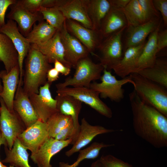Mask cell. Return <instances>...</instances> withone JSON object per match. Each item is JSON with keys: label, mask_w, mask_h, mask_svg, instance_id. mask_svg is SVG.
Here are the masks:
<instances>
[{"label": "cell", "mask_w": 167, "mask_h": 167, "mask_svg": "<svg viewBox=\"0 0 167 167\" xmlns=\"http://www.w3.org/2000/svg\"><path fill=\"white\" fill-rule=\"evenodd\" d=\"M135 133L156 148L167 146V117L142 101L134 90L129 94Z\"/></svg>", "instance_id": "obj_1"}, {"label": "cell", "mask_w": 167, "mask_h": 167, "mask_svg": "<svg viewBox=\"0 0 167 167\" xmlns=\"http://www.w3.org/2000/svg\"><path fill=\"white\" fill-rule=\"evenodd\" d=\"M52 68L46 58L31 46L27 55L22 86L29 97L39 93L40 88L47 82L48 71Z\"/></svg>", "instance_id": "obj_2"}, {"label": "cell", "mask_w": 167, "mask_h": 167, "mask_svg": "<svg viewBox=\"0 0 167 167\" xmlns=\"http://www.w3.org/2000/svg\"><path fill=\"white\" fill-rule=\"evenodd\" d=\"M130 75L134 90L140 98L167 117V89L137 73Z\"/></svg>", "instance_id": "obj_3"}, {"label": "cell", "mask_w": 167, "mask_h": 167, "mask_svg": "<svg viewBox=\"0 0 167 167\" xmlns=\"http://www.w3.org/2000/svg\"><path fill=\"white\" fill-rule=\"evenodd\" d=\"M75 68L73 76L68 77L64 82L57 84L55 85L57 89L69 86L90 88L92 81L100 79L104 68L100 63H95L87 56L79 60Z\"/></svg>", "instance_id": "obj_4"}, {"label": "cell", "mask_w": 167, "mask_h": 167, "mask_svg": "<svg viewBox=\"0 0 167 167\" xmlns=\"http://www.w3.org/2000/svg\"><path fill=\"white\" fill-rule=\"evenodd\" d=\"M103 72V74L100 79L101 82L91 83L90 88L98 92L101 98H108L111 101L120 102L124 96L123 86L129 83L133 85L130 75L118 80L112 74L110 71L106 68H104Z\"/></svg>", "instance_id": "obj_5"}, {"label": "cell", "mask_w": 167, "mask_h": 167, "mask_svg": "<svg viewBox=\"0 0 167 167\" xmlns=\"http://www.w3.org/2000/svg\"><path fill=\"white\" fill-rule=\"evenodd\" d=\"M57 94L71 96L88 105L101 115L109 118L112 117L111 109L99 97V94L90 88L66 87L56 90Z\"/></svg>", "instance_id": "obj_6"}, {"label": "cell", "mask_w": 167, "mask_h": 167, "mask_svg": "<svg viewBox=\"0 0 167 167\" xmlns=\"http://www.w3.org/2000/svg\"><path fill=\"white\" fill-rule=\"evenodd\" d=\"M127 27L112 34L102 41L98 48L101 56L99 58L100 63L108 71L122 58V39L124 31Z\"/></svg>", "instance_id": "obj_7"}, {"label": "cell", "mask_w": 167, "mask_h": 167, "mask_svg": "<svg viewBox=\"0 0 167 167\" xmlns=\"http://www.w3.org/2000/svg\"><path fill=\"white\" fill-rule=\"evenodd\" d=\"M0 130L7 146L11 149L15 140L26 128L17 113L14 111L10 112L0 97Z\"/></svg>", "instance_id": "obj_8"}, {"label": "cell", "mask_w": 167, "mask_h": 167, "mask_svg": "<svg viewBox=\"0 0 167 167\" xmlns=\"http://www.w3.org/2000/svg\"><path fill=\"white\" fill-rule=\"evenodd\" d=\"M50 85L47 82L40 88L38 93L32 94L29 97L39 120L45 122L58 112L57 101L52 97L49 89Z\"/></svg>", "instance_id": "obj_9"}, {"label": "cell", "mask_w": 167, "mask_h": 167, "mask_svg": "<svg viewBox=\"0 0 167 167\" xmlns=\"http://www.w3.org/2000/svg\"><path fill=\"white\" fill-rule=\"evenodd\" d=\"M0 32L5 34L11 41L18 54L20 75L19 82L23 83V62L31 48V44L26 37L20 32L16 23L9 19L0 28Z\"/></svg>", "instance_id": "obj_10"}, {"label": "cell", "mask_w": 167, "mask_h": 167, "mask_svg": "<svg viewBox=\"0 0 167 167\" xmlns=\"http://www.w3.org/2000/svg\"><path fill=\"white\" fill-rule=\"evenodd\" d=\"M54 7L61 11L66 19L76 21L84 27L93 30L85 0H57Z\"/></svg>", "instance_id": "obj_11"}, {"label": "cell", "mask_w": 167, "mask_h": 167, "mask_svg": "<svg viewBox=\"0 0 167 167\" xmlns=\"http://www.w3.org/2000/svg\"><path fill=\"white\" fill-rule=\"evenodd\" d=\"M49 138L46 122L39 119L26 128L18 138L24 146L32 154L36 152Z\"/></svg>", "instance_id": "obj_12"}, {"label": "cell", "mask_w": 167, "mask_h": 167, "mask_svg": "<svg viewBox=\"0 0 167 167\" xmlns=\"http://www.w3.org/2000/svg\"><path fill=\"white\" fill-rule=\"evenodd\" d=\"M59 32L64 50L65 59L71 67L75 68L77 62L88 56L89 52L79 41L69 32L66 28V21Z\"/></svg>", "instance_id": "obj_13"}, {"label": "cell", "mask_w": 167, "mask_h": 167, "mask_svg": "<svg viewBox=\"0 0 167 167\" xmlns=\"http://www.w3.org/2000/svg\"><path fill=\"white\" fill-rule=\"evenodd\" d=\"M66 25L69 32L73 34L93 55V52L98 48L102 39L98 31L87 28L76 21L66 19Z\"/></svg>", "instance_id": "obj_14"}, {"label": "cell", "mask_w": 167, "mask_h": 167, "mask_svg": "<svg viewBox=\"0 0 167 167\" xmlns=\"http://www.w3.org/2000/svg\"><path fill=\"white\" fill-rule=\"evenodd\" d=\"M116 130L106 128L100 125H90L85 118L81 120L79 130L76 139L72 148L65 152L66 155L70 157L90 143L99 135L113 132Z\"/></svg>", "instance_id": "obj_15"}, {"label": "cell", "mask_w": 167, "mask_h": 167, "mask_svg": "<svg viewBox=\"0 0 167 167\" xmlns=\"http://www.w3.org/2000/svg\"><path fill=\"white\" fill-rule=\"evenodd\" d=\"M72 139L58 140L49 137L30 157L38 167H52L50 161L52 157L64 148L71 144Z\"/></svg>", "instance_id": "obj_16"}, {"label": "cell", "mask_w": 167, "mask_h": 167, "mask_svg": "<svg viewBox=\"0 0 167 167\" xmlns=\"http://www.w3.org/2000/svg\"><path fill=\"white\" fill-rule=\"evenodd\" d=\"M23 84L19 82L13 101L14 111L19 116L26 128L39 119L30 102L29 96L24 92Z\"/></svg>", "instance_id": "obj_17"}, {"label": "cell", "mask_w": 167, "mask_h": 167, "mask_svg": "<svg viewBox=\"0 0 167 167\" xmlns=\"http://www.w3.org/2000/svg\"><path fill=\"white\" fill-rule=\"evenodd\" d=\"M161 18H155L144 24L126 27L124 51L128 48L138 45L145 41L148 35L160 27Z\"/></svg>", "instance_id": "obj_18"}, {"label": "cell", "mask_w": 167, "mask_h": 167, "mask_svg": "<svg viewBox=\"0 0 167 167\" xmlns=\"http://www.w3.org/2000/svg\"><path fill=\"white\" fill-rule=\"evenodd\" d=\"M31 46L44 55L50 63H54L57 60L67 67H72L65 59L64 50L59 31H57L53 37L46 42L31 44Z\"/></svg>", "instance_id": "obj_19"}, {"label": "cell", "mask_w": 167, "mask_h": 167, "mask_svg": "<svg viewBox=\"0 0 167 167\" xmlns=\"http://www.w3.org/2000/svg\"><path fill=\"white\" fill-rule=\"evenodd\" d=\"M19 75L18 66L14 67L8 73L6 71H2L0 73V77L3 84L2 90L0 93V97L11 112L14 111L13 101L19 84Z\"/></svg>", "instance_id": "obj_20"}, {"label": "cell", "mask_w": 167, "mask_h": 167, "mask_svg": "<svg viewBox=\"0 0 167 167\" xmlns=\"http://www.w3.org/2000/svg\"><path fill=\"white\" fill-rule=\"evenodd\" d=\"M146 42L126 49L124 51L122 58L112 67L111 70L122 79L133 73Z\"/></svg>", "instance_id": "obj_21"}, {"label": "cell", "mask_w": 167, "mask_h": 167, "mask_svg": "<svg viewBox=\"0 0 167 167\" xmlns=\"http://www.w3.org/2000/svg\"><path fill=\"white\" fill-rule=\"evenodd\" d=\"M55 99L57 101L58 112L70 116L72 118L77 138L80 125L79 122V117L82 108V102L71 96L67 95L57 94Z\"/></svg>", "instance_id": "obj_22"}, {"label": "cell", "mask_w": 167, "mask_h": 167, "mask_svg": "<svg viewBox=\"0 0 167 167\" xmlns=\"http://www.w3.org/2000/svg\"><path fill=\"white\" fill-rule=\"evenodd\" d=\"M10 6L11 10L7 15V18L16 22L24 33H28L35 22L41 19L39 12L33 13L29 11L18 4L17 0Z\"/></svg>", "instance_id": "obj_23"}, {"label": "cell", "mask_w": 167, "mask_h": 167, "mask_svg": "<svg viewBox=\"0 0 167 167\" xmlns=\"http://www.w3.org/2000/svg\"><path fill=\"white\" fill-rule=\"evenodd\" d=\"M160 28V27L157 28L149 35L148 40L146 42L135 65L133 73H136L142 69L151 67L154 64L158 53L157 36Z\"/></svg>", "instance_id": "obj_24"}, {"label": "cell", "mask_w": 167, "mask_h": 167, "mask_svg": "<svg viewBox=\"0 0 167 167\" xmlns=\"http://www.w3.org/2000/svg\"><path fill=\"white\" fill-rule=\"evenodd\" d=\"M125 15L121 10L111 7L103 20L99 32L102 39L127 27Z\"/></svg>", "instance_id": "obj_25"}, {"label": "cell", "mask_w": 167, "mask_h": 167, "mask_svg": "<svg viewBox=\"0 0 167 167\" xmlns=\"http://www.w3.org/2000/svg\"><path fill=\"white\" fill-rule=\"evenodd\" d=\"M6 157L2 163H9L15 167H32L29 163V154L27 149L17 138L11 149L5 146Z\"/></svg>", "instance_id": "obj_26"}, {"label": "cell", "mask_w": 167, "mask_h": 167, "mask_svg": "<svg viewBox=\"0 0 167 167\" xmlns=\"http://www.w3.org/2000/svg\"><path fill=\"white\" fill-rule=\"evenodd\" d=\"M87 12L93 29L99 31L102 22L109 10L108 0H85Z\"/></svg>", "instance_id": "obj_27"}, {"label": "cell", "mask_w": 167, "mask_h": 167, "mask_svg": "<svg viewBox=\"0 0 167 167\" xmlns=\"http://www.w3.org/2000/svg\"><path fill=\"white\" fill-rule=\"evenodd\" d=\"M0 61L3 63L5 71L9 72L19 66L18 53L11 39L0 32Z\"/></svg>", "instance_id": "obj_28"}, {"label": "cell", "mask_w": 167, "mask_h": 167, "mask_svg": "<svg viewBox=\"0 0 167 167\" xmlns=\"http://www.w3.org/2000/svg\"><path fill=\"white\" fill-rule=\"evenodd\" d=\"M136 73L167 89V61L165 59L157 58L152 66Z\"/></svg>", "instance_id": "obj_29"}, {"label": "cell", "mask_w": 167, "mask_h": 167, "mask_svg": "<svg viewBox=\"0 0 167 167\" xmlns=\"http://www.w3.org/2000/svg\"><path fill=\"white\" fill-rule=\"evenodd\" d=\"M57 31L47 22L42 21L37 24H34L26 38L31 44L43 43L52 38Z\"/></svg>", "instance_id": "obj_30"}, {"label": "cell", "mask_w": 167, "mask_h": 167, "mask_svg": "<svg viewBox=\"0 0 167 167\" xmlns=\"http://www.w3.org/2000/svg\"><path fill=\"white\" fill-rule=\"evenodd\" d=\"M121 11L126 18L127 27L137 26L147 22L138 0H130Z\"/></svg>", "instance_id": "obj_31"}, {"label": "cell", "mask_w": 167, "mask_h": 167, "mask_svg": "<svg viewBox=\"0 0 167 167\" xmlns=\"http://www.w3.org/2000/svg\"><path fill=\"white\" fill-rule=\"evenodd\" d=\"M71 118L57 112L47 121L49 137L54 138L63 128L72 122Z\"/></svg>", "instance_id": "obj_32"}, {"label": "cell", "mask_w": 167, "mask_h": 167, "mask_svg": "<svg viewBox=\"0 0 167 167\" xmlns=\"http://www.w3.org/2000/svg\"><path fill=\"white\" fill-rule=\"evenodd\" d=\"M39 12L43 19L57 31L62 28L66 19L61 11L55 7L41 8Z\"/></svg>", "instance_id": "obj_33"}, {"label": "cell", "mask_w": 167, "mask_h": 167, "mask_svg": "<svg viewBox=\"0 0 167 167\" xmlns=\"http://www.w3.org/2000/svg\"><path fill=\"white\" fill-rule=\"evenodd\" d=\"M114 145V144L94 142L86 148L79 151V153L76 161L73 164L70 165V167H77L80 162L85 159H95L98 156L102 148Z\"/></svg>", "instance_id": "obj_34"}, {"label": "cell", "mask_w": 167, "mask_h": 167, "mask_svg": "<svg viewBox=\"0 0 167 167\" xmlns=\"http://www.w3.org/2000/svg\"><path fill=\"white\" fill-rule=\"evenodd\" d=\"M55 0H21L17 2L29 11L32 13L39 12L41 8L54 7L56 4Z\"/></svg>", "instance_id": "obj_35"}, {"label": "cell", "mask_w": 167, "mask_h": 167, "mask_svg": "<svg viewBox=\"0 0 167 167\" xmlns=\"http://www.w3.org/2000/svg\"><path fill=\"white\" fill-rule=\"evenodd\" d=\"M146 21L160 18L159 12L155 7L152 0H138Z\"/></svg>", "instance_id": "obj_36"}, {"label": "cell", "mask_w": 167, "mask_h": 167, "mask_svg": "<svg viewBox=\"0 0 167 167\" xmlns=\"http://www.w3.org/2000/svg\"><path fill=\"white\" fill-rule=\"evenodd\" d=\"M99 160L103 167H134L111 154L102 155Z\"/></svg>", "instance_id": "obj_37"}, {"label": "cell", "mask_w": 167, "mask_h": 167, "mask_svg": "<svg viewBox=\"0 0 167 167\" xmlns=\"http://www.w3.org/2000/svg\"><path fill=\"white\" fill-rule=\"evenodd\" d=\"M55 139L60 141H64L71 139V144L73 145L75 142L77 136L73 122H72L62 130L54 138Z\"/></svg>", "instance_id": "obj_38"}, {"label": "cell", "mask_w": 167, "mask_h": 167, "mask_svg": "<svg viewBox=\"0 0 167 167\" xmlns=\"http://www.w3.org/2000/svg\"><path fill=\"white\" fill-rule=\"evenodd\" d=\"M154 6L156 9L161 12L164 24L165 27L167 25V0H152Z\"/></svg>", "instance_id": "obj_39"}, {"label": "cell", "mask_w": 167, "mask_h": 167, "mask_svg": "<svg viewBox=\"0 0 167 167\" xmlns=\"http://www.w3.org/2000/svg\"><path fill=\"white\" fill-rule=\"evenodd\" d=\"M16 0H0V28L5 24L6 13L9 6L15 3Z\"/></svg>", "instance_id": "obj_40"}, {"label": "cell", "mask_w": 167, "mask_h": 167, "mask_svg": "<svg viewBox=\"0 0 167 167\" xmlns=\"http://www.w3.org/2000/svg\"><path fill=\"white\" fill-rule=\"evenodd\" d=\"M167 46V29L159 31L157 36V48L158 53Z\"/></svg>", "instance_id": "obj_41"}, {"label": "cell", "mask_w": 167, "mask_h": 167, "mask_svg": "<svg viewBox=\"0 0 167 167\" xmlns=\"http://www.w3.org/2000/svg\"><path fill=\"white\" fill-rule=\"evenodd\" d=\"M54 68L60 73L66 76L70 73L71 68L65 66L64 64L57 60H56L54 62Z\"/></svg>", "instance_id": "obj_42"}, {"label": "cell", "mask_w": 167, "mask_h": 167, "mask_svg": "<svg viewBox=\"0 0 167 167\" xmlns=\"http://www.w3.org/2000/svg\"><path fill=\"white\" fill-rule=\"evenodd\" d=\"M111 7L121 10L129 2L130 0H108Z\"/></svg>", "instance_id": "obj_43"}, {"label": "cell", "mask_w": 167, "mask_h": 167, "mask_svg": "<svg viewBox=\"0 0 167 167\" xmlns=\"http://www.w3.org/2000/svg\"><path fill=\"white\" fill-rule=\"evenodd\" d=\"M59 73L54 68L50 69L47 75V82L51 85L52 82L56 80L59 78Z\"/></svg>", "instance_id": "obj_44"}, {"label": "cell", "mask_w": 167, "mask_h": 167, "mask_svg": "<svg viewBox=\"0 0 167 167\" xmlns=\"http://www.w3.org/2000/svg\"><path fill=\"white\" fill-rule=\"evenodd\" d=\"M2 144L7 146L6 140L1 133H0V147ZM2 162L0 161V167H2Z\"/></svg>", "instance_id": "obj_45"}, {"label": "cell", "mask_w": 167, "mask_h": 167, "mask_svg": "<svg viewBox=\"0 0 167 167\" xmlns=\"http://www.w3.org/2000/svg\"><path fill=\"white\" fill-rule=\"evenodd\" d=\"M90 167H103L99 159L93 162Z\"/></svg>", "instance_id": "obj_46"}, {"label": "cell", "mask_w": 167, "mask_h": 167, "mask_svg": "<svg viewBox=\"0 0 167 167\" xmlns=\"http://www.w3.org/2000/svg\"><path fill=\"white\" fill-rule=\"evenodd\" d=\"M2 86L1 84L0 77V93L2 92Z\"/></svg>", "instance_id": "obj_47"}, {"label": "cell", "mask_w": 167, "mask_h": 167, "mask_svg": "<svg viewBox=\"0 0 167 167\" xmlns=\"http://www.w3.org/2000/svg\"><path fill=\"white\" fill-rule=\"evenodd\" d=\"M2 167H7L5 165H4L2 163Z\"/></svg>", "instance_id": "obj_48"}, {"label": "cell", "mask_w": 167, "mask_h": 167, "mask_svg": "<svg viewBox=\"0 0 167 167\" xmlns=\"http://www.w3.org/2000/svg\"><path fill=\"white\" fill-rule=\"evenodd\" d=\"M1 106L0 105V114L1 113Z\"/></svg>", "instance_id": "obj_49"}, {"label": "cell", "mask_w": 167, "mask_h": 167, "mask_svg": "<svg viewBox=\"0 0 167 167\" xmlns=\"http://www.w3.org/2000/svg\"><path fill=\"white\" fill-rule=\"evenodd\" d=\"M9 167H14V166H11V165H10L9 166Z\"/></svg>", "instance_id": "obj_50"}, {"label": "cell", "mask_w": 167, "mask_h": 167, "mask_svg": "<svg viewBox=\"0 0 167 167\" xmlns=\"http://www.w3.org/2000/svg\"><path fill=\"white\" fill-rule=\"evenodd\" d=\"M1 131H0V133H1Z\"/></svg>", "instance_id": "obj_51"}]
</instances>
